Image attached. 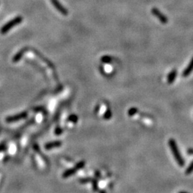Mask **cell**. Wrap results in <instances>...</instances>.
I'll return each mask as SVG.
<instances>
[{
	"instance_id": "2",
	"label": "cell",
	"mask_w": 193,
	"mask_h": 193,
	"mask_svg": "<svg viewBox=\"0 0 193 193\" xmlns=\"http://www.w3.org/2000/svg\"><path fill=\"white\" fill-rule=\"evenodd\" d=\"M22 19H23L22 17L19 16L15 17V19L10 20L9 22L6 23V24L1 27V29H0V33H1V35H4V34L7 33L11 29L13 28V27H15V26L18 25V24H20V23L22 21Z\"/></svg>"
},
{
	"instance_id": "5",
	"label": "cell",
	"mask_w": 193,
	"mask_h": 193,
	"mask_svg": "<svg viewBox=\"0 0 193 193\" xmlns=\"http://www.w3.org/2000/svg\"><path fill=\"white\" fill-rule=\"evenodd\" d=\"M152 13L154 17H156L160 20L162 23H163V24H166V23L168 22L167 18L163 13H161V12L159 10H157V8L152 9Z\"/></svg>"
},
{
	"instance_id": "9",
	"label": "cell",
	"mask_w": 193,
	"mask_h": 193,
	"mask_svg": "<svg viewBox=\"0 0 193 193\" xmlns=\"http://www.w3.org/2000/svg\"><path fill=\"white\" fill-rule=\"evenodd\" d=\"M27 50V48L21 49L19 52H17V53L15 55V57H14L13 59H12V61H13L14 62H19V60L21 59V57H22V56H23V55H24V52H25Z\"/></svg>"
},
{
	"instance_id": "7",
	"label": "cell",
	"mask_w": 193,
	"mask_h": 193,
	"mask_svg": "<svg viewBox=\"0 0 193 193\" xmlns=\"http://www.w3.org/2000/svg\"><path fill=\"white\" fill-rule=\"evenodd\" d=\"M192 71H193V57L192 58V59H191V61L190 62L187 67L185 68V70L183 71L182 75H183V77H187L191 73H192Z\"/></svg>"
},
{
	"instance_id": "6",
	"label": "cell",
	"mask_w": 193,
	"mask_h": 193,
	"mask_svg": "<svg viewBox=\"0 0 193 193\" xmlns=\"http://www.w3.org/2000/svg\"><path fill=\"white\" fill-rule=\"evenodd\" d=\"M84 165V161H82L80 162V163H79L77 165L76 167H75V168L74 169H69V170L67 171V172H65V173L64 174V175H63V177H69V176L72 175V174H73L75 172V171H77L78 169H81L82 167Z\"/></svg>"
},
{
	"instance_id": "15",
	"label": "cell",
	"mask_w": 193,
	"mask_h": 193,
	"mask_svg": "<svg viewBox=\"0 0 193 193\" xmlns=\"http://www.w3.org/2000/svg\"><path fill=\"white\" fill-rule=\"evenodd\" d=\"M192 171H193V162L192 163H191V165H190L189 167L187 168V171H186V173L187 174H190V173H191Z\"/></svg>"
},
{
	"instance_id": "17",
	"label": "cell",
	"mask_w": 193,
	"mask_h": 193,
	"mask_svg": "<svg viewBox=\"0 0 193 193\" xmlns=\"http://www.w3.org/2000/svg\"><path fill=\"white\" fill-rule=\"evenodd\" d=\"M181 193H186V192H181Z\"/></svg>"
},
{
	"instance_id": "16",
	"label": "cell",
	"mask_w": 193,
	"mask_h": 193,
	"mask_svg": "<svg viewBox=\"0 0 193 193\" xmlns=\"http://www.w3.org/2000/svg\"><path fill=\"white\" fill-rule=\"evenodd\" d=\"M55 132H56V135H60L62 133V129L59 127H57L55 130Z\"/></svg>"
},
{
	"instance_id": "8",
	"label": "cell",
	"mask_w": 193,
	"mask_h": 193,
	"mask_svg": "<svg viewBox=\"0 0 193 193\" xmlns=\"http://www.w3.org/2000/svg\"><path fill=\"white\" fill-rule=\"evenodd\" d=\"M177 69H172V70L169 72V74L168 75V77H167L168 84H172V83L174 82V81L175 80V79H176V77H177Z\"/></svg>"
},
{
	"instance_id": "4",
	"label": "cell",
	"mask_w": 193,
	"mask_h": 193,
	"mask_svg": "<svg viewBox=\"0 0 193 193\" xmlns=\"http://www.w3.org/2000/svg\"><path fill=\"white\" fill-rule=\"evenodd\" d=\"M50 1L51 3L53 4V6L55 7V9H56L57 10L59 11V12L62 15H64V16H67L68 15L67 10L60 4L58 0H50Z\"/></svg>"
},
{
	"instance_id": "3",
	"label": "cell",
	"mask_w": 193,
	"mask_h": 193,
	"mask_svg": "<svg viewBox=\"0 0 193 193\" xmlns=\"http://www.w3.org/2000/svg\"><path fill=\"white\" fill-rule=\"evenodd\" d=\"M27 117V112H23L19 114H17V115L13 116H10V117L6 118V122L8 123H12L17 122L19 120H23V119L26 118Z\"/></svg>"
},
{
	"instance_id": "12",
	"label": "cell",
	"mask_w": 193,
	"mask_h": 193,
	"mask_svg": "<svg viewBox=\"0 0 193 193\" xmlns=\"http://www.w3.org/2000/svg\"><path fill=\"white\" fill-rule=\"evenodd\" d=\"M137 112V108L133 107V108H131V109H129V112H128V114H129V116H133V115H135Z\"/></svg>"
},
{
	"instance_id": "11",
	"label": "cell",
	"mask_w": 193,
	"mask_h": 193,
	"mask_svg": "<svg viewBox=\"0 0 193 193\" xmlns=\"http://www.w3.org/2000/svg\"><path fill=\"white\" fill-rule=\"evenodd\" d=\"M111 117H112V112H111V111L109 110V109H107V112H105V114H104V118L105 119V120H109V119L111 118Z\"/></svg>"
},
{
	"instance_id": "10",
	"label": "cell",
	"mask_w": 193,
	"mask_h": 193,
	"mask_svg": "<svg viewBox=\"0 0 193 193\" xmlns=\"http://www.w3.org/2000/svg\"><path fill=\"white\" fill-rule=\"evenodd\" d=\"M62 145V143L60 141H54L52 143H49L45 145V148L47 149H51L52 148L55 147H60Z\"/></svg>"
},
{
	"instance_id": "1",
	"label": "cell",
	"mask_w": 193,
	"mask_h": 193,
	"mask_svg": "<svg viewBox=\"0 0 193 193\" xmlns=\"http://www.w3.org/2000/svg\"><path fill=\"white\" fill-rule=\"evenodd\" d=\"M169 145L171 149V151H172V154H173L174 158H175L176 161L177 162V163H178L180 166H183L185 163H184V160L183 157H182L181 154H180V152H179L178 148H177V144H176V142L174 141V140L170 139V140H169Z\"/></svg>"
},
{
	"instance_id": "14",
	"label": "cell",
	"mask_w": 193,
	"mask_h": 193,
	"mask_svg": "<svg viewBox=\"0 0 193 193\" xmlns=\"http://www.w3.org/2000/svg\"><path fill=\"white\" fill-rule=\"evenodd\" d=\"M69 120L73 122H77V115H71L70 117H69Z\"/></svg>"
},
{
	"instance_id": "13",
	"label": "cell",
	"mask_w": 193,
	"mask_h": 193,
	"mask_svg": "<svg viewBox=\"0 0 193 193\" xmlns=\"http://www.w3.org/2000/svg\"><path fill=\"white\" fill-rule=\"evenodd\" d=\"M102 61L103 62L109 63L112 61V59H111L110 57H109V56H104V57H102Z\"/></svg>"
}]
</instances>
